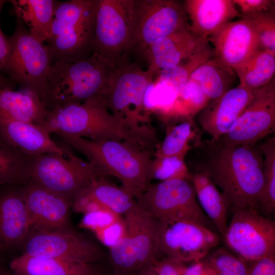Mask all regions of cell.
Segmentation results:
<instances>
[{"label": "cell", "mask_w": 275, "mask_h": 275, "mask_svg": "<svg viewBox=\"0 0 275 275\" xmlns=\"http://www.w3.org/2000/svg\"><path fill=\"white\" fill-rule=\"evenodd\" d=\"M195 148L196 171L210 178L226 198L230 209L259 212L263 156L258 145H232L211 139L200 140Z\"/></svg>", "instance_id": "cell-1"}, {"label": "cell", "mask_w": 275, "mask_h": 275, "mask_svg": "<svg viewBox=\"0 0 275 275\" xmlns=\"http://www.w3.org/2000/svg\"><path fill=\"white\" fill-rule=\"evenodd\" d=\"M60 138L85 156L99 177L112 176L135 199L151 183L150 152L130 143L113 140L92 141L70 135Z\"/></svg>", "instance_id": "cell-2"}, {"label": "cell", "mask_w": 275, "mask_h": 275, "mask_svg": "<svg viewBox=\"0 0 275 275\" xmlns=\"http://www.w3.org/2000/svg\"><path fill=\"white\" fill-rule=\"evenodd\" d=\"M44 126L50 133L92 141H125L145 149L148 142L107 108L102 97L72 102L47 110Z\"/></svg>", "instance_id": "cell-3"}, {"label": "cell", "mask_w": 275, "mask_h": 275, "mask_svg": "<svg viewBox=\"0 0 275 275\" xmlns=\"http://www.w3.org/2000/svg\"><path fill=\"white\" fill-rule=\"evenodd\" d=\"M117 65L93 52L69 62H54L48 71L42 102L47 110L105 96Z\"/></svg>", "instance_id": "cell-4"}, {"label": "cell", "mask_w": 275, "mask_h": 275, "mask_svg": "<svg viewBox=\"0 0 275 275\" xmlns=\"http://www.w3.org/2000/svg\"><path fill=\"white\" fill-rule=\"evenodd\" d=\"M97 0L56 2L46 41L52 63L69 62L93 53Z\"/></svg>", "instance_id": "cell-5"}, {"label": "cell", "mask_w": 275, "mask_h": 275, "mask_svg": "<svg viewBox=\"0 0 275 275\" xmlns=\"http://www.w3.org/2000/svg\"><path fill=\"white\" fill-rule=\"evenodd\" d=\"M154 74L129 59L118 64L104 97L106 107L133 131L153 142L157 141L153 128L145 124L147 112L144 96Z\"/></svg>", "instance_id": "cell-6"}, {"label": "cell", "mask_w": 275, "mask_h": 275, "mask_svg": "<svg viewBox=\"0 0 275 275\" xmlns=\"http://www.w3.org/2000/svg\"><path fill=\"white\" fill-rule=\"evenodd\" d=\"M64 153L34 157L29 180L60 196L71 206L75 200L99 177L92 166L78 157L64 141Z\"/></svg>", "instance_id": "cell-7"}, {"label": "cell", "mask_w": 275, "mask_h": 275, "mask_svg": "<svg viewBox=\"0 0 275 275\" xmlns=\"http://www.w3.org/2000/svg\"><path fill=\"white\" fill-rule=\"evenodd\" d=\"M9 42V54L4 74L21 88L37 95L42 101L47 85L48 69L52 63L49 48L33 36L17 18Z\"/></svg>", "instance_id": "cell-8"}, {"label": "cell", "mask_w": 275, "mask_h": 275, "mask_svg": "<svg viewBox=\"0 0 275 275\" xmlns=\"http://www.w3.org/2000/svg\"><path fill=\"white\" fill-rule=\"evenodd\" d=\"M188 25L183 5L175 0H133L128 56L139 58L154 42Z\"/></svg>", "instance_id": "cell-9"}, {"label": "cell", "mask_w": 275, "mask_h": 275, "mask_svg": "<svg viewBox=\"0 0 275 275\" xmlns=\"http://www.w3.org/2000/svg\"><path fill=\"white\" fill-rule=\"evenodd\" d=\"M222 238L207 226L187 218L157 221L156 243L162 255L184 263L203 260Z\"/></svg>", "instance_id": "cell-10"}, {"label": "cell", "mask_w": 275, "mask_h": 275, "mask_svg": "<svg viewBox=\"0 0 275 275\" xmlns=\"http://www.w3.org/2000/svg\"><path fill=\"white\" fill-rule=\"evenodd\" d=\"M136 200L157 221L187 218L210 228L212 223L197 201L191 180L174 179L150 183Z\"/></svg>", "instance_id": "cell-11"}, {"label": "cell", "mask_w": 275, "mask_h": 275, "mask_svg": "<svg viewBox=\"0 0 275 275\" xmlns=\"http://www.w3.org/2000/svg\"><path fill=\"white\" fill-rule=\"evenodd\" d=\"M133 0H97L93 52L114 64L128 59Z\"/></svg>", "instance_id": "cell-12"}, {"label": "cell", "mask_w": 275, "mask_h": 275, "mask_svg": "<svg viewBox=\"0 0 275 275\" xmlns=\"http://www.w3.org/2000/svg\"><path fill=\"white\" fill-rule=\"evenodd\" d=\"M223 240L229 251L247 262L274 254V221L256 210H235Z\"/></svg>", "instance_id": "cell-13"}, {"label": "cell", "mask_w": 275, "mask_h": 275, "mask_svg": "<svg viewBox=\"0 0 275 275\" xmlns=\"http://www.w3.org/2000/svg\"><path fill=\"white\" fill-rule=\"evenodd\" d=\"M26 254L91 264L103 256L95 243L71 229L30 230L22 242Z\"/></svg>", "instance_id": "cell-14"}, {"label": "cell", "mask_w": 275, "mask_h": 275, "mask_svg": "<svg viewBox=\"0 0 275 275\" xmlns=\"http://www.w3.org/2000/svg\"><path fill=\"white\" fill-rule=\"evenodd\" d=\"M275 130V80L255 90L251 101L229 130L219 138L232 145H256Z\"/></svg>", "instance_id": "cell-15"}, {"label": "cell", "mask_w": 275, "mask_h": 275, "mask_svg": "<svg viewBox=\"0 0 275 275\" xmlns=\"http://www.w3.org/2000/svg\"><path fill=\"white\" fill-rule=\"evenodd\" d=\"M21 191L31 229L41 231L70 229L71 205L67 201L31 180L22 185Z\"/></svg>", "instance_id": "cell-16"}, {"label": "cell", "mask_w": 275, "mask_h": 275, "mask_svg": "<svg viewBox=\"0 0 275 275\" xmlns=\"http://www.w3.org/2000/svg\"><path fill=\"white\" fill-rule=\"evenodd\" d=\"M208 40L213 44L214 56L233 70L260 49L259 37L253 24L242 18L230 22Z\"/></svg>", "instance_id": "cell-17"}, {"label": "cell", "mask_w": 275, "mask_h": 275, "mask_svg": "<svg viewBox=\"0 0 275 275\" xmlns=\"http://www.w3.org/2000/svg\"><path fill=\"white\" fill-rule=\"evenodd\" d=\"M240 84L219 98L210 101L202 109L199 121L202 128L218 139L225 134L243 112L255 91Z\"/></svg>", "instance_id": "cell-18"}, {"label": "cell", "mask_w": 275, "mask_h": 275, "mask_svg": "<svg viewBox=\"0 0 275 275\" xmlns=\"http://www.w3.org/2000/svg\"><path fill=\"white\" fill-rule=\"evenodd\" d=\"M22 184L0 187V242L3 249L22 244L31 229Z\"/></svg>", "instance_id": "cell-19"}, {"label": "cell", "mask_w": 275, "mask_h": 275, "mask_svg": "<svg viewBox=\"0 0 275 275\" xmlns=\"http://www.w3.org/2000/svg\"><path fill=\"white\" fill-rule=\"evenodd\" d=\"M204 38L193 33L187 25L156 40L141 55L154 75L174 67L190 56Z\"/></svg>", "instance_id": "cell-20"}, {"label": "cell", "mask_w": 275, "mask_h": 275, "mask_svg": "<svg viewBox=\"0 0 275 275\" xmlns=\"http://www.w3.org/2000/svg\"><path fill=\"white\" fill-rule=\"evenodd\" d=\"M183 6L188 29L208 39L234 18L241 17L233 0H186Z\"/></svg>", "instance_id": "cell-21"}, {"label": "cell", "mask_w": 275, "mask_h": 275, "mask_svg": "<svg viewBox=\"0 0 275 275\" xmlns=\"http://www.w3.org/2000/svg\"><path fill=\"white\" fill-rule=\"evenodd\" d=\"M50 134L44 126L0 118L1 139L30 156L64 153L60 143L52 140Z\"/></svg>", "instance_id": "cell-22"}, {"label": "cell", "mask_w": 275, "mask_h": 275, "mask_svg": "<svg viewBox=\"0 0 275 275\" xmlns=\"http://www.w3.org/2000/svg\"><path fill=\"white\" fill-rule=\"evenodd\" d=\"M8 76L0 74V118L44 125L47 110L41 99L21 88Z\"/></svg>", "instance_id": "cell-23"}, {"label": "cell", "mask_w": 275, "mask_h": 275, "mask_svg": "<svg viewBox=\"0 0 275 275\" xmlns=\"http://www.w3.org/2000/svg\"><path fill=\"white\" fill-rule=\"evenodd\" d=\"M123 217L134 247L140 273L158 259L157 220L137 201Z\"/></svg>", "instance_id": "cell-24"}, {"label": "cell", "mask_w": 275, "mask_h": 275, "mask_svg": "<svg viewBox=\"0 0 275 275\" xmlns=\"http://www.w3.org/2000/svg\"><path fill=\"white\" fill-rule=\"evenodd\" d=\"M10 268L15 275H100L91 264L25 253L13 259Z\"/></svg>", "instance_id": "cell-25"}, {"label": "cell", "mask_w": 275, "mask_h": 275, "mask_svg": "<svg viewBox=\"0 0 275 275\" xmlns=\"http://www.w3.org/2000/svg\"><path fill=\"white\" fill-rule=\"evenodd\" d=\"M191 181L202 209L217 229L223 240L227 228L229 203L210 178L203 172L196 171Z\"/></svg>", "instance_id": "cell-26"}, {"label": "cell", "mask_w": 275, "mask_h": 275, "mask_svg": "<svg viewBox=\"0 0 275 275\" xmlns=\"http://www.w3.org/2000/svg\"><path fill=\"white\" fill-rule=\"evenodd\" d=\"M11 13L26 27L30 33L43 43L47 40L56 1L10 0Z\"/></svg>", "instance_id": "cell-27"}, {"label": "cell", "mask_w": 275, "mask_h": 275, "mask_svg": "<svg viewBox=\"0 0 275 275\" xmlns=\"http://www.w3.org/2000/svg\"><path fill=\"white\" fill-rule=\"evenodd\" d=\"M236 75L233 69L213 56L194 71L189 79L196 81L211 101L231 89Z\"/></svg>", "instance_id": "cell-28"}, {"label": "cell", "mask_w": 275, "mask_h": 275, "mask_svg": "<svg viewBox=\"0 0 275 275\" xmlns=\"http://www.w3.org/2000/svg\"><path fill=\"white\" fill-rule=\"evenodd\" d=\"M234 71L241 85L253 90L262 88L274 78L275 52L260 48Z\"/></svg>", "instance_id": "cell-29"}, {"label": "cell", "mask_w": 275, "mask_h": 275, "mask_svg": "<svg viewBox=\"0 0 275 275\" xmlns=\"http://www.w3.org/2000/svg\"><path fill=\"white\" fill-rule=\"evenodd\" d=\"M86 193L106 209L120 216L125 215L136 203L134 197L124 189L99 177L85 190Z\"/></svg>", "instance_id": "cell-30"}, {"label": "cell", "mask_w": 275, "mask_h": 275, "mask_svg": "<svg viewBox=\"0 0 275 275\" xmlns=\"http://www.w3.org/2000/svg\"><path fill=\"white\" fill-rule=\"evenodd\" d=\"M33 158L5 142L0 137V187L24 184L29 180L30 169Z\"/></svg>", "instance_id": "cell-31"}, {"label": "cell", "mask_w": 275, "mask_h": 275, "mask_svg": "<svg viewBox=\"0 0 275 275\" xmlns=\"http://www.w3.org/2000/svg\"><path fill=\"white\" fill-rule=\"evenodd\" d=\"M213 56L212 46L208 39L204 38L190 56L178 65L161 71L158 78L169 84L179 93L193 72Z\"/></svg>", "instance_id": "cell-32"}, {"label": "cell", "mask_w": 275, "mask_h": 275, "mask_svg": "<svg viewBox=\"0 0 275 275\" xmlns=\"http://www.w3.org/2000/svg\"><path fill=\"white\" fill-rule=\"evenodd\" d=\"M197 133V128L190 117L169 127L163 142L154 152L155 157L177 156L184 158L187 152L194 148L190 144L191 141L200 139Z\"/></svg>", "instance_id": "cell-33"}, {"label": "cell", "mask_w": 275, "mask_h": 275, "mask_svg": "<svg viewBox=\"0 0 275 275\" xmlns=\"http://www.w3.org/2000/svg\"><path fill=\"white\" fill-rule=\"evenodd\" d=\"M258 147L263 156V182L259 209L269 217L275 212V138Z\"/></svg>", "instance_id": "cell-34"}, {"label": "cell", "mask_w": 275, "mask_h": 275, "mask_svg": "<svg viewBox=\"0 0 275 275\" xmlns=\"http://www.w3.org/2000/svg\"><path fill=\"white\" fill-rule=\"evenodd\" d=\"M109 260L114 274H139L136 253L127 228L123 237L109 248Z\"/></svg>", "instance_id": "cell-35"}, {"label": "cell", "mask_w": 275, "mask_h": 275, "mask_svg": "<svg viewBox=\"0 0 275 275\" xmlns=\"http://www.w3.org/2000/svg\"><path fill=\"white\" fill-rule=\"evenodd\" d=\"M203 260L215 275H246L248 262L223 247L215 248Z\"/></svg>", "instance_id": "cell-36"}, {"label": "cell", "mask_w": 275, "mask_h": 275, "mask_svg": "<svg viewBox=\"0 0 275 275\" xmlns=\"http://www.w3.org/2000/svg\"><path fill=\"white\" fill-rule=\"evenodd\" d=\"M210 101L200 85L189 79L179 93L172 110L186 117L192 118Z\"/></svg>", "instance_id": "cell-37"}, {"label": "cell", "mask_w": 275, "mask_h": 275, "mask_svg": "<svg viewBox=\"0 0 275 275\" xmlns=\"http://www.w3.org/2000/svg\"><path fill=\"white\" fill-rule=\"evenodd\" d=\"M184 158L177 156H164L152 159L150 171V179L163 181L180 179L191 180Z\"/></svg>", "instance_id": "cell-38"}, {"label": "cell", "mask_w": 275, "mask_h": 275, "mask_svg": "<svg viewBox=\"0 0 275 275\" xmlns=\"http://www.w3.org/2000/svg\"><path fill=\"white\" fill-rule=\"evenodd\" d=\"M249 20L258 34L260 48L275 52V11L240 17Z\"/></svg>", "instance_id": "cell-39"}, {"label": "cell", "mask_w": 275, "mask_h": 275, "mask_svg": "<svg viewBox=\"0 0 275 275\" xmlns=\"http://www.w3.org/2000/svg\"><path fill=\"white\" fill-rule=\"evenodd\" d=\"M122 216L108 210H100L84 214L79 226L81 228L94 233L116 222Z\"/></svg>", "instance_id": "cell-40"}, {"label": "cell", "mask_w": 275, "mask_h": 275, "mask_svg": "<svg viewBox=\"0 0 275 275\" xmlns=\"http://www.w3.org/2000/svg\"><path fill=\"white\" fill-rule=\"evenodd\" d=\"M127 227L123 217L94 233L97 238L108 249L125 235Z\"/></svg>", "instance_id": "cell-41"}, {"label": "cell", "mask_w": 275, "mask_h": 275, "mask_svg": "<svg viewBox=\"0 0 275 275\" xmlns=\"http://www.w3.org/2000/svg\"><path fill=\"white\" fill-rule=\"evenodd\" d=\"M274 2L272 0H233L241 17L275 11Z\"/></svg>", "instance_id": "cell-42"}, {"label": "cell", "mask_w": 275, "mask_h": 275, "mask_svg": "<svg viewBox=\"0 0 275 275\" xmlns=\"http://www.w3.org/2000/svg\"><path fill=\"white\" fill-rule=\"evenodd\" d=\"M185 264L176 259L163 257L151 266L157 275H184Z\"/></svg>", "instance_id": "cell-43"}, {"label": "cell", "mask_w": 275, "mask_h": 275, "mask_svg": "<svg viewBox=\"0 0 275 275\" xmlns=\"http://www.w3.org/2000/svg\"><path fill=\"white\" fill-rule=\"evenodd\" d=\"M246 275H275V253L248 262Z\"/></svg>", "instance_id": "cell-44"}, {"label": "cell", "mask_w": 275, "mask_h": 275, "mask_svg": "<svg viewBox=\"0 0 275 275\" xmlns=\"http://www.w3.org/2000/svg\"><path fill=\"white\" fill-rule=\"evenodd\" d=\"M8 2L0 0V16L4 5ZM9 51V37L3 32L0 25V74L4 73V70L7 61Z\"/></svg>", "instance_id": "cell-45"}, {"label": "cell", "mask_w": 275, "mask_h": 275, "mask_svg": "<svg viewBox=\"0 0 275 275\" xmlns=\"http://www.w3.org/2000/svg\"><path fill=\"white\" fill-rule=\"evenodd\" d=\"M184 275H215L212 268L203 260L185 265Z\"/></svg>", "instance_id": "cell-46"}, {"label": "cell", "mask_w": 275, "mask_h": 275, "mask_svg": "<svg viewBox=\"0 0 275 275\" xmlns=\"http://www.w3.org/2000/svg\"><path fill=\"white\" fill-rule=\"evenodd\" d=\"M138 275H157L152 267H149L143 270Z\"/></svg>", "instance_id": "cell-47"}, {"label": "cell", "mask_w": 275, "mask_h": 275, "mask_svg": "<svg viewBox=\"0 0 275 275\" xmlns=\"http://www.w3.org/2000/svg\"><path fill=\"white\" fill-rule=\"evenodd\" d=\"M0 275H12L8 271L4 270L2 268H0Z\"/></svg>", "instance_id": "cell-48"}, {"label": "cell", "mask_w": 275, "mask_h": 275, "mask_svg": "<svg viewBox=\"0 0 275 275\" xmlns=\"http://www.w3.org/2000/svg\"><path fill=\"white\" fill-rule=\"evenodd\" d=\"M3 249V246L1 243V242H0V253L2 252V250Z\"/></svg>", "instance_id": "cell-49"}, {"label": "cell", "mask_w": 275, "mask_h": 275, "mask_svg": "<svg viewBox=\"0 0 275 275\" xmlns=\"http://www.w3.org/2000/svg\"><path fill=\"white\" fill-rule=\"evenodd\" d=\"M108 275H116V274H108Z\"/></svg>", "instance_id": "cell-50"}]
</instances>
